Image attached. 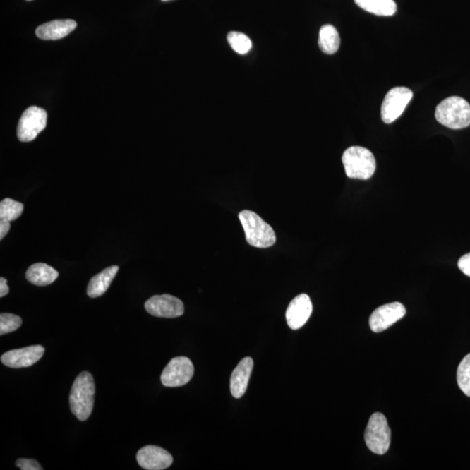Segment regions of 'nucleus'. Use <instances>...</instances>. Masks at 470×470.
Here are the masks:
<instances>
[{"instance_id":"obj_1","label":"nucleus","mask_w":470,"mask_h":470,"mask_svg":"<svg viewBox=\"0 0 470 470\" xmlns=\"http://www.w3.org/2000/svg\"><path fill=\"white\" fill-rule=\"evenodd\" d=\"M95 384L89 372H82L73 384L69 397L71 411L78 420L90 417L95 405Z\"/></svg>"},{"instance_id":"obj_2","label":"nucleus","mask_w":470,"mask_h":470,"mask_svg":"<svg viewBox=\"0 0 470 470\" xmlns=\"http://www.w3.org/2000/svg\"><path fill=\"white\" fill-rule=\"evenodd\" d=\"M435 119L446 128L457 130L470 126V104L458 96L450 97L436 107Z\"/></svg>"},{"instance_id":"obj_3","label":"nucleus","mask_w":470,"mask_h":470,"mask_svg":"<svg viewBox=\"0 0 470 470\" xmlns=\"http://www.w3.org/2000/svg\"><path fill=\"white\" fill-rule=\"evenodd\" d=\"M239 218L249 245L258 248H267L275 243L276 235L274 229L255 212L242 211L239 215Z\"/></svg>"},{"instance_id":"obj_4","label":"nucleus","mask_w":470,"mask_h":470,"mask_svg":"<svg viewBox=\"0 0 470 470\" xmlns=\"http://www.w3.org/2000/svg\"><path fill=\"white\" fill-rule=\"evenodd\" d=\"M347 176L358 180H368L374 175L376 162L374 155L367 148L351 147L342 155Z\"/></svg>"},{"instance_id":"obj_5","label":"nucleus","mask_w":470,"mask_h":470,"mask_svg":"<svg viewBox=\"0 0 470 470\" xmlns=\"http://www.w3.org/2000/svg\"><path fill=\"white\" fill-rule=\"evenodd\" d=\"M364 438L373 453L384 454L390 450L391 430L386 417L382 413L373 414L366 428Z\"/></svg>"},{"instance_id":"obj_6","label":"nucleus","mask_w":470,"mask_h":470,"mask_svg":"<svg viewBox=\"0 0 470 470\" xmlns=\"http://www.w3.org/2000/svg\"><path fill=\"white\" fill-rule=\"evenodd\" d=\"M47 114L38 107H30L18 121L17 135L21 143H30L35 140L39 133L46 128Z\"/></svg>"},{"instance_id":"obj_7","label":"nucleus","mask_w":470,"mask_h":470,"mask_svg":"<svg viewBox=\"0 0 470 470\" xmlns=\"http://www.w3.org/2000/svg\"><path fill=\"white\" fill-rule=\"evenodd\" d=\"M195 367L188 357H175L164 368L162 382L167 387H177L186 385L193 378Z\"/></svg>"},{"instance_id":"obj_8","label":"nucleus","mask_w":470,"mask_h":470,"mask_svg":"<svg viewBox=\"0 0 470 470\" xmlns=\"http://www.w3.org/2000/svg\"><path fill=\"white\" fill-rule=\"evenodd\" d=\"M413 92L406 88H394L387 93L382 104V119L386 124H391L401 116L412 100Z\"/></svg>"},{"instance_id":"obj_9","label":"nucleus","mask_w":470,"mask_h":470,"mask_svg":"<svg viewBox=\"0 0 470 470\" xmlns=\"http://www.w3.org/2000/svg\"><path fill=\"white\" fill-rule=\"evenodd\" d=\"M145 311L151 315L160 318H176L184 313V304L177 297L170 294L155 296L145 301Z\"/></svg>"},{"instance_id":"obj_10","label":"nucleus","mask_w":470,"mask_h":470,"mask_svg":"<svg viewBox=\"0 0 470 470\" xmlns=\"http://www.w3.org/2000/svg\"><path fill=\"white\" fill-rule=\"evenodd\" d=\"M406 308L400 302L380 306L373 312L369 319V326L375 333H380L404 318Z\"/></svg>"},{"instance_id":"obj_11","label":"nucleus","mask_w":470,"mask_h":470,"mask_svg":"<svg viewBox=\"0 0 470 470\" xmlns=\"http://www.w3.org/2000/svg\"><path fill=\"white\" fill-rule=\"evenodd\" d=\"M44 347L40 345L13 349L3 354L1 363L11 368H28L38 363L44 356Z\"/></svg>"},{"instance_id":"obj_12","label":"nucleus","mask_w":470,"mask_h":470,"mask_svg":"<svg viewBox=\"0 0 470 470\" xmlns=\"http://www.w3.org/2000/svg\"><path fill=\"white\" fill-rule=\"evenodd\" d=\"M137 462L141 468L147 470H163L173 464L171 454L162 447L154 445L143 447L138 451Z\"/></svg>"},{"instance_id":"obj_13","label":"nucleus","mask_w":470,"mask_h":470,"mask_svg":"<svg viewBox=\"0 0 470 470\" xmlns=\"http://www.w3.org/2000/svg\"><path fill=\"white\" fill-rule=\"evenodd\" d=\"M313 305L311 298L301 294L290 302L286 312L287 325L293 330H299L307 323L311 316Z\"/></svg>"},{"instance_id":"obj_14","label":"nucleus","mask_w":470,"mask_h":470,"mask_svg":"<svg viewBox=\"0 0 470 470\" xmlns=\"http://www.w3.org/2000/svg\"><path fill=\"white\" fill-rule=\"evenodd\" d=\"M253 367L251 357H246L240 361L233 371L230 379V390L234 398H241L247 391L250 376Z\"/></svg>"},{"instance_id":"obj_15","label":"nucleus","mask_w":470,"mask_h":470,"mask_svg":"<svg viewBox=\"0 0 470 470\" xmlns=\"http://www.w3.org/2000/svg\"><path fill=\"white\" fill-rule=\"evenodd\" d=\"M77 28L73 20H57L47 22L36 29V35L43 40H57L65 38Z\"/></svg>"},{"instance_id":"obj_16","label":"nucleus","mask_w":470,"mask_h":470,"mask_svg":"<svg viewBox=\"0 0 470 470\" xmlns=\"http://www.w3.org/2000/svg\"><path fill=\"white\" fill-rule=\"evenodd\" d=\"M119 271L118 266H111L93 276L88 287V296L90 298L102 296L109 289Z\"/></svg>"},{"instance_id":"obj_17","label":"nucleus","mask_w":470,"mask_h":470,"mask_svg":"<svg viewBox=\"0 0 470 470\" xmlns=\"http://www.w3.org/2000/svg\"><path fill=\"white\" fill-rule=\"evenodd\" d=\"M26 279L36 286H48L59 277L57 270L46 263H35L28 268L25 274Z\"/></svg>"},{"instance_id":"obj_18","label":"nucleus","mask_w":470,"mask_h":470,"mask_svg":"<svg viewBox=\"0 0 470 470\" xmlns=\"http://www.w3.org/2000/svg\"><path fill=\"white\" fill-rule=\"evenodd\" d=\"M361 9L378 16H392L397 13V6L394 0H354Z\"/></svg>"},{"instance_id":"obj_19","label":"nucleus","mask_w":470,"mask_h":470,"mask_svg":"<svg viewBox=\"0 0 470 470\" xmlns=\"http://www.w3.org/2000/svg\"><path fill=\"white\" fill-rule=\"evenodd\" d=\"M319 47L324 54H334L341 44L337 28L331 25H323L319 33Z\"/></svg>"},{"instance_id":"obj_20","label":"nucleus","mask_w":470,"mask_h":470,"mask_svg":"<svg viewBox=\"0 0 470 470\" xmlns=\"http://www.w3.org/2000/svg\"><path fill=\"white\" fill-rule=\"evenodd\" d=\"M24 211V205L13 199L3 200L0 203V219L13 222L17 219Z\"/></svg>"},{"instance_id":"obj_21","label":"nucleus","mask_w":470,"mask_h":470,"mask_svg":"<svg viewBox=\"0 0 470 470\" xmlns=\"http://www.w3.org/2000/svg\"><path fill=\"white\" fill-rule=\"evenodd\" d=\"M227 41L232 49L239 54H247L251 50L252 41L244 33L231 32L227 35Z\"/></svg>"},{"instance_id":"obj_22","label":"nucleus","mask_w":470,"mask_h":470,"mask_svg":"<svg viewBox=\"0 0 470 470\" xmlns=\"http://www.w3.org/2000/svg\"><path fill=\"white\" fill-rule=\"evenodd\" d=\"M457 383L461 390L470 397V354H467L459 365Z\"/></svg>"},{"instance_id":"obj_23","label":"nucleus","mask_w":470,"mask_h":470,"mask_svg":"<svg viewBox=\"0 0 470 470\" xmlns=\"http://www.w3.org/2000/svg\"><path fill=\"white\" fill-rule=\"evenodd\" d=\"M22 319L13 313H2L0 315V335L12 333L21 326Z\"/></svg>"},{"instance_id":"obj_24","label":"nucleus","mask_w":470,"mask_h":470,"mask_svg":"<svg viewBox=\"0 0 470 470\" xmlns=\"http://www.w3.org/2000/svg\"><path fill=\"white\" fill-rule=\"evenodd\" d=\"M18 468L22 470H42L43 468L38 462L33 460V459H24L20 458L16 462Z\"/></svg>"},{"instance_id":"obj_25","label":"nucleus","mask_w":470,"mask_h":470,"mask_svg":"<svg viewBox=\"0 0 470 470\" xmlns=\"http://www.w3.org/2000/svg\"><path fill=\"white\" fill-rule=\"evenodd\" d=\"M458 267L464 275L470 277V253L462 257L458 261Z\"/></svg>"},{"instance_id":"obj_26","label":"nucleus","mask_w":470,"mask_h":470,"mask_svg":"<svg viewBox=\"0 0 470 470\" xmlns=\"http://www.w3.org/2000/svg\"><path fill=\"white\" fill-rule=\"evenodd\" d=\"M10 229V222L1 219V222H0V239H1V240H3L4 237H5L7 233L9 232Z\"/></svg>"},{"instance_id":"obj_27","label":"nucleus","mask_w":470,"mask_h":470,"mask_svg":"<svg viewBox=\"0 0 470 470\" xmlns=\"http://www.w3.org/2000/svg\"><path fill=\"white\" fill-rule=\"evenodd\" d=\"M9 293V287L5 278H0V297L6 296Z\"/></svg>"},{"instance_id":"obj_28","label":"nucleus","mask_w":470,"mask_h":470,"mask_svg":"<svg viewBox=\"0 0 470 470\" xmlns=\"http://www.w3.org/2000/svg\"><path fill=\"white\" fill-rule=\"evenodd\" d=\"M162 1H169V0H162Z\"/></svg>"},{"instance_id":"obj_29","label":"nucleus","mask_w":470,"mask_h":470,"mask_svg":"<svg viewBox=\"0 0 470 470\" xmlns=\"http://www.w3.org/2000/svg\"><path fill=\"white\" fill-rule=\"evenodd\" d=\"M26 1H32V0H26Z\"/></svg>"}]
</instances>
